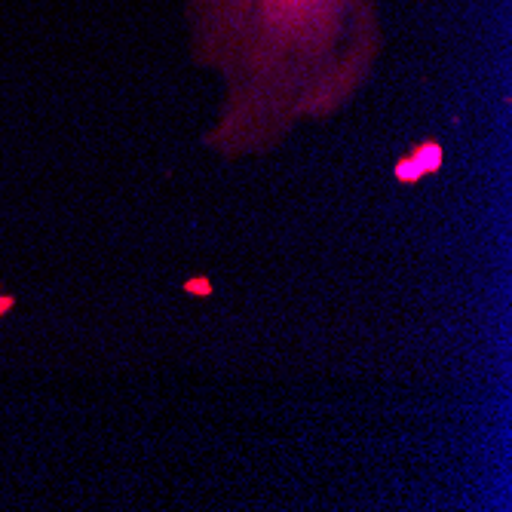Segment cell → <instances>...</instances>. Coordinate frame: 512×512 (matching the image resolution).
I'll return each mask as SVG.
<instances>
[{
  "instance_id": "obj_1",
  "label": "cell",
  "mask_w": 512,
  "mask_h": 512,
  "mask_svg": "<svg viewBox=\"0 0 512 512\" xmlns=\"http://www.w3.org/2000/svg\"><path fill=\"white\" fill-rule=\"evenodd\" d=\"M191 59L221 102L200 145L261 160L347 114L375 80L387 31L378 0H181Z\"/></svg>"
},
{
  "instance_id": "obj_2",
  "label": "cell",
  "mask_w": 512,
  "mask_h": 512,
  "mask_svg": "<svg viewBox=\"0 0 512 512\" xmlns=\"http://www.w3.org/2000/svg\"><path fill=\"white\" fill-rule=\"evenodd\" d=\"M10 307H13V298H10V295H4V298H0V316H4V313H7Z\"/></svg>"
}]
</instances>
